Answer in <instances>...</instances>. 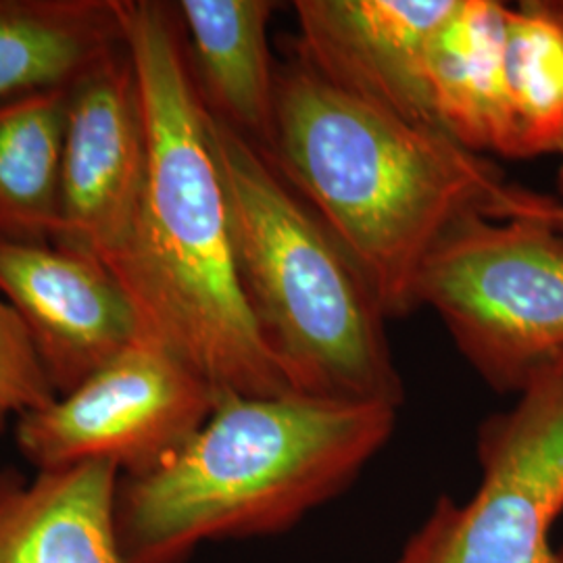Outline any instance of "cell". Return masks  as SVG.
<instances>
[{
	"label": "cell",
	"mask_w": 563,
	"mask_h": 563,
	"mask_svg": "<svg viewBox=\"0 0 563 563\" xmlns=\"http://www.w3.org/2000/svg\"><path fill=\"white\" fill-rule=\"evenodd\" d=\"M490 220L530 218L563 234V202L505 184L488 211Z\"/></svg>",
	"instance_id": "obj_18"
},
{
	"label": "cell",
	"mask_w": 563,
	"mask_h": 563,
	"mask_svg": "<svg viewBox=\"0 0 563 563\" xmlns=\"http://www.w3.org/2000/svg\"><path fill=\"white\" fill-rule=\"evenodd\" d=\"M120 470L92 462L0 478V563H123L115 534Z\"/></svg>",
	"instance_id": "obj_12"
},
{
	"label": "cell",
	"mask_w": 563,
	"mask_h": 563,
	"mask_svg": "<svg viewBox=\"0 0 563 563\" xmlns=\"http://www.w3.org/2000/svg\"><path fill=\"white\" fill-rule=\"evenodd\" d=\"M416 299L484 383L520 393L563 353V234L530 218L467 213L423 262Z\"/></svg>",
	"instance_id": "obj_5"
},
{
	"label": "cell",
	"mask_w": 563,
	"mask_h": 563,
	"mask_svg": "<svg viewBox=\"0 0 563 563\" xmlns=\"http://www.w3.org/2000/svg\"><path fill=\"white\" fill-rule=\"evenodd\" d=\"M57 397L15 309L0 297V434Z\"/></svg>",
	"instance_id": "obj_17"
},
{
	"label": "cell",
	"mask_w": 563,
	"mask_h": 563,
	"mask_svg": "<svg viewBox=\"0 0 563 563\" xmlns=\"http://www.w3.org/2000/svg\"><path fill=\"white\" fill-rule=\"evenodd\" d=\"M0 297L20 316L57 397L142 336L111 272L57 242H0Z\"/></svg>",
	"instance_id": "obj_9"
},
{
	"label": "cell",
	"mask_w": 563,
	"mask_h": 563,
	"mask_svg": "<svg viewBox=\"0 0 563 563\" xmlns=\"http://www.w3.org/2000/svg\"><path fill=\"white\" fill-rule=\"evenodd\" d=\"M146 130L141 202L115 280L142 339L190 367L216 401L295 393L242 290L228 199L176 2L123 0Z\"/></svg>",
	"instance_id": "obj_1"
},
{
	"label": "cell",
	"mask_w": 563,
	"mask_h": 563,
	"mask_svg": "<svg viewBox=\"0 0 563 563\" xmlns=\"http://www.w3.org/2000/svg\"><path fill=\"white\" fill-rule=\"evenodd\" d=\"M213 407L190 367L141 336L74 390L20 416L13 434L36 472L101 462L139 476L174 457Z\"/></svg>",
	"instance_id": "obj_7"
},
{
	"label": "cell",
	"mask_w": 563,
	"mask_h": 563,
	"mask_svg": "<svg viewBox=\"0 0 563 563\" xmlns=\"http://www.w3.org/2000/svg\"><path fill=\"white\" fill-rule=\"evenodd\" d=\"M269 0H180L186 53L207 111L267 153L278 67L269 51Z\"/></svg>",
	"instance_id": "obj_11"
},
{
	"label": "cell",
	"mask_w": 563,
	"mask_h": 563,
	"mask_svg": "<svg viewBox=\"0 0 563 563\" xmlns=\"http://www.w3.org/2000/svg\"><path fill=\"white\" fill-rule=\"evenodd\" d=\"M123 44V0H0V102L74 86Z\"/></svg>",
	"instance_id": "obj_14"
},
{
	"label": "cell",
	"mask_w": 563,
	"mask_h": 563,
	"mask_svg": "<svg viewBox=\"0 0 563 563\" xmlns=\"http://www.w3.org/2000/svg\"><path fill=\"white\" fill-rule=\"evenodd\" d=\"M209 113V111H207ZM242 290L295 393L399 411L383 305L260 146L209 113Z\"/></svg>",
	"instance_id": "obj_4"
},
{
	"label": "cell",
	"mask_w": 563,
	"mask_h": 563,
	"mask_svg": "<svg viewBox=\"0 0 563 563\" xmlns=\"http://www.w3.org/2000/svg\"><path fill=\"white\" fill-rule=\"evenodd\" d=\"M146 169L141 90L128 48L69 90L57 244L111 272L128 246Z\"/></svg>",
	"instance_id": "obj_8"
},
{
	"label": "cell",
	"mask_w": 563,
	"mask_h": 563,
	"mask_svg": "<svg viewBox=\"0 0 563 563\" xmlns=\"http://www.w3.org/2000/svg\"><path fill=\"white\" fill-rule=\"evenodd\" d=\"M267 159L341 242L388 318L418 309L423 262L467 213L488 216L497 165L443 130L416 125L323 80L278 67Z\"/></svg>",
	"instance_id": "obj_2"
},
{
	"label": "cell",
	"mask_w": 563,
	"mask_h": 563,
	"mask_svg": "<svg viewBox=\"0 0 563 563\" xmlns=\"http://www.w3.org/2000/svg\"><path fill=\"white\" fill-rule=\"evenodd\" d=\"M483 478L470 501L441 497L393 563H563V353L478 434Z\"/></svg>",
	"instance_id": "obj_6"
},
{
	"label": "cell",
	"mask_w": 563,
	"mask_h": 563,
	"mask_svg": "<svg viewBox=\"0 0 563 563\" xmlns=\"http://www.w3.org/2000/svg\"><path fill=\"white\" fill-rule=\"evenodd\" d=\"M67 88L0 102V242H55Z\"/></svg>",
	"instance_id": "obj_15"
},
{
	"label": "cell",
	"mask_w": 563,
	"mask_h": 563,
	"mask_svg": "<svg viewBox=\"0 0 563 563\" xmlns=\"http://www.w3.org/2000/svg\"><path fill=\"white\" fill-rule=\"evenodd\" d=\"M505 7L497 0H457L430 44L428 90L439 125L453 141L476 155L514 159Z\"/></svg>",
	"instance_id": "obj_13"
},
{
	"label": "cell",
	"mask_w": 563,
	"mask_h": 563,
	"mask_svg": "<svg viewBox=\"0 0 563 563\" xmlns=\"http://www.w3.org/2000/svg\"><path fill=\"white\" fill-rule=\"evenodd\" d=\"M457 0H299L297 57L323 80L401 120L443 130L428 53ZM446 134V132H444Z\"/></svg>",
	"instance_id": "obj_10"
},
{
	"label": "cell",
	"mask_w": 563,
	"mask_h": 563,
	"mask_svg": "<svg viewBox=\"0 0 563 563\" xmlns=\"http://www.w3.org/2000/svg\"><path fill=\"white\" fill-rule=\"evenodd\" d=\"M397 409L286 393L222 397L167 462L120 476L123 563H188L213 541L272 537L357 481L393 437Z\"/></svg>",
	"instance_id": "obj_3"
},
{
	"label": "cell",
	"mask_w": 563,
	"mask_h": 563,
	"mask_svg": "<svg viewBox=\"0 0 563 563\" xmlns=\"http://www.w3.org/2000/svg\"><path fill=\"white\" fill-rule=\"evenodd\" d=\"M514 159L563 155V0L505 7Z\"/></svg>",
	"instance_id": "obj_16"
},
{
	"label": "cell",
	"mask_w": 563,
	"mask_h": 563,
	"mask_svg": "<svg viewBox=\"0 0 563 563\" xmlns=\"http://www.w3.org/2000/svg\"><path fill=\"white\" fill-rule=\"evenodd\" d=\"M558 201L563 202V155L562 165H560V172H558Z\"/></svg>",
	"instance_id": "obj_19"
}]
</instances>
